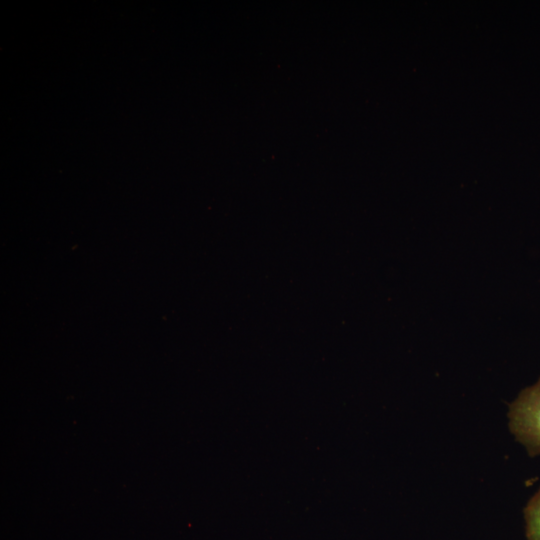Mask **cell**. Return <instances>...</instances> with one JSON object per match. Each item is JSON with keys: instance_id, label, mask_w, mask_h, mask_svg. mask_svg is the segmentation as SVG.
Wrapping results in <instances>:
<instances>
[{"instance_id": "1", "label": "cell", "mask_w": 540, "mask_h": 540, "mask_svg": "<svg viewBox=\"0 0 540 540\" xmlns=\"http://www.w3.org/2000/svg\"><path fill=\"white\" fill-rule=\"evenodd\" d=\"M509 419L511 432L529 455L540 454V379L511 404Z\"/></svg>"}, {"instance_id": "2", "label": "cell", "mask_w": 540, "mask_h": 540, "mask_svg": "<svg viewBox=\"0 0 540 540\" xmlns=\"http://www.w3.org/2000/svg\"><path fill=\"white\" fill-rule=\"evenodd\" d=\"M524 515L527 540H540V489L529 500Z\"/></svg>"}]
</instances>
